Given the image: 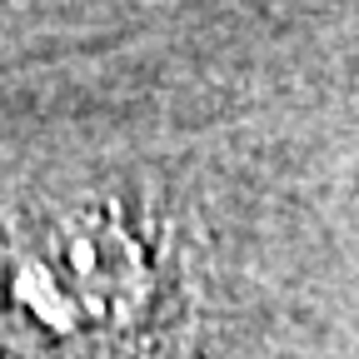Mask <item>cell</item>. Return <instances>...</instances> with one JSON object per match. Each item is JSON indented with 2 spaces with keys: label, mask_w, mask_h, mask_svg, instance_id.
Segmentation results:
<instances>
[{
  "label": "cell",
  "mask_w": 359,
  "mask_h": 359,
  "mask_svg": "<svg viewBox=\"0 0 359 359\" xmlns=\"http://www.w3.org/2000/svg\"><path fill=\"white\" fill-rule=\"evenodd\" d=\"M185 264L170 230L115 195L0 224V359H170Z\"/></svg>",
  "instance_id": "1"
}]
</instances>
